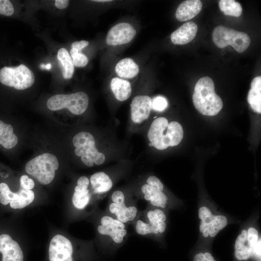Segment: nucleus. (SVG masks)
Here are the masks:
<instances>
[{"label":"nucleus","mask_w":261,"mask_h":261,"mask_svg":"<svg viewBox=\"0 0 261 261\" xmlns=\"http://www.w3.org/2000/svg\"><path fill=\"white\" fill-rule=\"evenodd\" d=\"M159 223L151 224L142 220H138L135 226L136 232L139 235H145L150 233L158 234Z\"/></svg>","instance_id":"25"},{"label":"nucleus","mask_w":261,"mask_h":261,"mask_svg":"<svg viewBox=\"0 0 261 261\" xmlns=\"http://www.w3.org/2000/svg\"><path fill=\"white\" fill-rule=\"evenodd\" d=\"M152 99L147 95H138L130 104V116L132 122L141 124L147 120L152 110Z\"/></svg>","instance_id":"12"},{"label":"nucleus","mask_w":261,"mask_h":261,"mask_svg":"<svg viewBox=\"0 0 261 261\" xmlns=\"http://www.w3.org/2000/svg\"><path fill=\"white\" fill-rule=\"evenodd\" d=\"M247 100L251 109L255 112L261 113V76L254 78L251 83Z\"/></svg>","instance_id":"19"},{"label":"nucleus","mask_w":261,"mask_h":261,"mask_svg":"<svg viewBox=\"0 0 261 261\" xmlns=\"http://www.w3.org/2000/svg\"><path fill=\"white\" fill-rule=\"evenodd\" d=\"M100 223L97 228L100 234L109 236L116 244L123 241L127 234L124 223L109 215L102 216Z\"/></svg>","instance_id":"9"},{"label":"nucleus","mask_w":261,"mask_h":261,"mask_svg":"<svg viewBox=\"0 0 261 261\" xmlns=\"http://www.w3.org/2000/svg\"><path fill=\"white\" fill-rule=\"evenodd\" d=\"M261 240L260 239L259 240H258L257 243L254 246L253 249L255 255H257L258 257H261Z\"/></svg>","instance_id":"43"},{"label":"nucleus","mask_w":261,"mask_h":261,"mask_svg":"<svg viewBox=\"0 0 261 261\" xmlns=\"http://www.w3.org/2000/svg\"><path fill=\"white\" fill-rule=\"evenodd\" d=\"M0 82L17 90H24L33 85L34 75L33 72L23 64L17 67L5 66L0 69Z\"/></svg>","instance_id":"7"},{"label":"nucleus","mask_w":261,"mask_h":261,"mask_svg":"<svg viewBox=\"0 0 261 261\" xmlns=\"http://www.w3.org/2000/svg\"><path fill=\"white\" fill-rule=\"evenodd\" d=\"M91 188L94 193L102 194L109 191L113 187V182L109 176L103 172L93 174L90 178Z\"/></svg>","instance_id":"17"},{"label":"nucleus","mask_w":261,"mask_h":261,"mask_svg":"<svg viewBox=\"0 0 261 261\" xmlns=\"http://www.w3.org/2000/svg\"><path fill=\"white\" fill-rule=\"evenodd\" d=\"M202 2L200 0H185L178 6L175 17L179 21H187L196 16L201 11Z\"/></svg>","instance_id":"16"},{"label":"nucleus","mask_w":261,"mask_h":261,"mask_svg":"<svg viewBox=\"0 0 261 261\" xmlns=\"http://www.w3.org/2000/svg\"><path fill=\"white\" fill-rule=\"evenodd\" d=\"M212 214L210 210L207 207H202L199 210V218L201 220H204L207 217L211 216Z\"/></svg>","instance_id":"37"},{"label":"nucleus","mask_w":261,"mask_h":261,"mask_svg":"<svg viewBox=\"0 0 261 261\" xmlns=\"http://www.w3.org/2000/svg\"><path fill=\"white\" fill-rule=\"evenodd\" d=\"M167 105V100L163 97L157 96L152 99V109L156 111H163Z\"/></svg>","instance_id":"30"},{"label":"nucleus","mask_w":261,"mask_h":261,"mask_svg":"<svg viewBox=\"0 0 261 261\" xmlns=\"http://www.w3.org/2000/svg\"><path fill=\"white\" fill-rule=\"evenodd\" d=\"M247 241H248V244L253 249L254 245L258 240V232L255 228L250 227L247 231Z\"/></svg>","instance_id":"32"},{"label":"nucleus","mask_w":261,"mask_h":261,"mask_svg":"<svg viewBox=\"0 0 261 261\" xmlns=\"http://www.w3.org/2000/svg\"><path fill=\"white\" fill-rule=\"evenodd\" d=\"M228 221L226 217L219 215L216 216L215 219L208 224L209 235L214 237L218 232L224 229L227 225Z\"/></svg>","instance_id":"26"},{"label":"nucleus","mask_w":261,"mask_h":261,"mask_svg":"<svg viewBox=\"0 0 261 261\" xmlns=\"http://www.w3.org/2000/svg\"><path fill=\"white\" fill-rule=\"evenodd\" d=\"M146 217L149 220V223L153 224L155 223H159L156 218L154 210H149L147 212Z\"/></svg>","instance_id":"42"},{"label":"nucleus","mask_w":261,"mask_h":261,"mask_svg":"<svg viewBox=\"0 0 261 261\" xmlns=\"http://www.w3.org/2000/svg\"><path fill=\"white\" fill-rule=\"evenodd\" d=\"M212 40L218 48L230 45L239 53L245 52L250 44V37L246 33L223 26H218L214 29Z\"/></svg>","instance_id":"6"},{"label":"nucleus","mask_w":261,"mask_h":261,"mask_svg":"<svg viewBox=\"0 0 261 261\" xmlns=\"http://www.w3.org/2000/svg\"><path fill=\"white\" fill-rule=\"evenodd\" d=\"M57 58L62 66V75L64 78H71L74 68L72 58L67 49L64 48H60L58 52Z\"/></svg>","instance_id":"22"},{"label":"nucleus","mask_w":261,"mask_h":261,"mask_svg":"<svg viewBox=\"0 0 261 261\" xmlns=\"http://www.w3.org/2000/svg\"><path fill=\"white\" fill-rule=\"evenodd\" d=\"M216 216L213 215L212 214L211 216L207 217L204 220V222L207 223L209 224L211 223L215 218Z\"/></svg>","instance_id":"45"},{"label":"nucleus","mask_w":261,"mask_h":261,"mask_svg":"<svg viewBox=\"0 0 261 261\" xmlns=\"http://www.w3.org/2000/svg\"><path fill=\"white\" fill-rule=\"evenodd\" d=\"M70 54L74 66L77 67H83L87 65L88 61V58L80 51L76 48H72Z\"/></svg>","instance_id":"27"},{"label":"nucleus","mask_w":261,"mask_h":261,"mask_svg":"<svg viewBox=\"0 0 261 261\" xmlns=\"http://www.w3.org/2000/svg\"><path fill=\"white\" fill-rule=\"evenodd\" d=\"M18 143V138L14 132L13 126L0 120V145L4 148L10 149Z\"/></svg>","instance_id":"21"},{"label":"nucleus","mask_w":261,"mask_h":261,"mask_svg":"<svg viewBox=\"0 0 261 261\" xmlns=\"http://www.w3.org/2000/svg\"><path fill=\"white\" fill-rule=\"evenodd\" d=\"M203 236L204 237H207L209 235V227H208V224H207V227L204 229V230L203 232Z\"/></svg>","instance_id":"48"},{"label":"nucleus","mask_w":261,"mask_h":261,"mask_svg":"<svg viewBox=\"0 0 261 261\" xmlns=\"http://www.w3.org/2000/svg\"><path fill=\"white\" fill-rule=\"evenodd\" d=\"M90 196L88 188L77 185L72 197V203L76 208L83 209L89 203Z\"/></svg>","instance_id":"23"},{"label":"nucleus","mask_w":261,"mask_h":261,"mask_svg":"<svg viewBox=\"0 0 261 261\" xmlns=\"http://www.w3.org/2000/svg\"><path fill=\"white\" fill-rule=\"evenodd\" d=\"M59 167L58 160L52 154L45 153L29 160L26 164V172L43 185L50 183Z\"/></svg>","instance_id":"3"},{"label":"nucleus","mask_w":261,"mask_h":261,"mask_svg":"<svg viewBox=\"0 0 261 261\" xmlns=\"http://www.w3.org/2000/svg\"><path fill=\"white\" fill-rule=\"evenodd\" d=\"M192 101L196 110L205 116H215L223 107L221 99L215 93L214 83L208 76L200 78L196 83Z\"/></svg>","instance_id":"2"},{"label":"nucleus","mask_w":261,"mask_h":261,"mask_svg":"<svg viewBox=\"0 0 261 261\" xmlns=\"http://www.w3.org/2000/svg\"><path fill=\"white\" fill-rule=\"evenodd\" d=\"M20 186L23 189L31 190L34 187L33 180L26 175H23L20 178Z\"/></svg>","instance_id":"34"},{"label":"nucleus","mask_w":261,"mask_h":261,"mask_svg":"<svg viewBox=\"0 0 261 261\" xmlns=\"http://www.w3.org/2000/svg\"><path fill=\"white\" fill-rule=\"evenodd\" d=\"M88 102L87 94L79 91L70 94L55 95L48 99L46 105L52 111L67 108L72 114L79 115L87 110Z\"/></svg>","instance_id":"5"},{"label":"nucleus","mask_w":261,"mask_h":261,"mask_svg":"<svg viewBox=\"0 0 261 261\" xmlns=\"http://www.w3.org/2000/svg\"><path fill=\"white\" fill-rule=\"evenodd\" d=\"M166 228V223L165 221L159 222L158 224V232L160 233L163 232Z\"/></svg>","instance_id":"44"},{"label":"nucleus","mask_w":261,"mask_h":261,"mask_svg":"<svg viewBox=\"0 0 261 261\" xmlns=\"http://www.w3.org/2000/svg\"><path fill=\"white\" fill-rule=\"evenodd\" d=\"M73 247L63 235L57 234L51 239L49 247V261H72Z\"/></svg>","instance_id":"10"},{"label":"nucleus","mask_w":261,"mask_h":261,"mask_svg":"<svg viewBox=\"0 0 261 261\" xmlns=\"http://www.w3.org/2000/svg\"><path fill=\"white\" fill-rule=\"evenodd\" d=\"M219 7L226 15L239 17L242 13L241 4L234 0H221L219 1Z\"/></svg>","instance_id":"24"},{"label":"nucleus","mask_w":261,"mask_h":261,"mask_svg":"<svg viewBox=\"0 0 261 261\" xmlns=\"http://www.w3.org/2000/svg\"><path fill=\"white\" fill-rule=\"evenodd\" d=\"M247 231L245 230H243L236 239L234 246L235 250L240 248L245 245L247 241Z\"/></svg>","instance_id":"35"},{"label":"nucleus","mask_w":261,"mask_h":261,"mask_svg":"<svg viewBox=\"0 0 261 261\" xmlns=\"http://www.w3.org/2000/svg\"><path fill=\"white\" fill-rule=\"evenodd\" d=\"M108 210L115 216L114 218L124 224L134 220L138 213L135 206H126L125 202L120 203L111 202L109 204Z\"/></svg>","instance_id":"15"},{"label":"nucleus","mask_w":261,"mask_h":261,"mask_svg":"<svg viewBox=\"0 0 261 261\" xmlns=\"http://www.w3.org/2000/svg\"><path fill=\"white\" fill-rule=\"evenodd\" d=\"M168 197L162 191H157L149 201L155 206L165 208L167 203Z\"/></svg>","instance_id":"28"},{"label":"nucleus","mask_w":261,"mask_h":261,"mask_svg":"<svg viewBox=\"0 0 261 261\" xmlns=\"http://www.w3.org/2000/svg\"><path fill=\"white\" fill-rule=\"evenodd\" d=\"M154 212L159 223L164 222L166 220V216L162 210L159 209H156L154 210Z\"/></svg>","instance_id":"39"},{"label":"nucleus","mask_w":261,"mask_h":261,"mask_svg":"<svg viewBox=\"0 0 261 261\" xmlns=\"http://www.w3.org/2000/svg\"><path fill=\"white\" fill-rule=\"evenodd\" d=\"M207 224L203 220H201L200 225V231L201 232H203L204 229L207 227Z\"/></svg>","instance_id":"46"},{"label":"nucleus","mask_w":261,"mask_h":261,"mask_svg":"<svg viewBox=\"0 0 261 261\" xmlns=\"http://www.w3.org/2000/svg\"><path fill=\"white\" fill-rule=\"evenodd\" d=\"M197 30L198 26L195 23L187 22L171 34V40L174 44H188L194 39Z\"/></svg>","instance_id":"14"},{"label":"nucleus","mask_w":261,"mask_h":261,"mask_svg":"<svg viewBox=\"0 0 261 261\" xmlns=\"http://www.w3.org/2000/svg\"><path fill=\"white\" fill-rule=\"evenodd\" d=\"M182 126L176 121L169 123L164 117H158L151 123L147 132L149 145L159 150L178 145L183 138Z\"/></svg>","instance_id":"1"},{"label":"nucleus","mask_w":261,"mask_h":261,"mask_svg":"<svg viewBox=\"0 0 261 261\" xmlns=\"http://www.w3.org/2000/svg\"><path fill=\"white\" fill-rule=\"evenodd\" d=\"M69 1L67 0H56L55 5L59 9H63L68 7Z\"/></svg>","instance_id":"41"},{"label":"nucleus","mask_w":261,"mask_h":261,"mask_svg":"<svg viewBox=\"0 0 261 261\" xmlns=\"http://www.w3.org/2000/svg\"><path fill=\"white\" fill-rule=\"evenodd\" d=\"M193 261H215L212 255L206 252L204 254L200 253L195 255Z\"/></svg>","instance_id":"36"},{"label":"nucleus","mask_w":261,"mask_h":261,"mask_svg":"<svg viewBox=\"0 0 261 261\" xmlns=\"http://www.w3.org/2000/svg\"><path fill=\"white\" fill-rule=\"evenodd\" d=\"M51 64L50 63H48L46 65L42 64L40 66L41 69L43 70H50L51 68Z\"/></svg>","instance_id":"47"},{"label":"nucleus","mask_w":261,"mask_h":261,"mask_svg":"<svg viewBox=\"0 0 261 261\" xmlns=\"http://www.w3.org/2000/svg\"><path fill=\"white\" fill-rule=\"evenodd\" d=\"M94 1H95V2H109V1H111L112 0H93Z\"/></svg>","instance_id":"49"},{"label":"nucleus","mask_w":261,"mask_h":261,"mask_svg":"<svg viewBox=\"0 0 261 261\" xmlns=\"http://www.w3.org/2000/svg\"><path fill=\"white\" fill-rule=\"evenodd\" d=\"M0 252L2 261H23L22 251L17 242L6 234L0 235Z\"/></svg>","instance_id":"13"},{"label":"nucleus","mask_w":261,"mask_h":261,"mask_svg":"<svg viewBox=\"0 0 261 261\" xmlns=\"http://www.w3.org/2000/svg\"><path fill=\"white\" fill-rule=\"evenodd\" d=\"M89 44L88 42L85 40L76 41L72 44V48H74L81 51L82 49L87 46Z\"/></svg>","instance_id":"38"},{"label":"nucleus","mask_w":261,"mask_h":261,"mask_svg":"<svg viewBox=\"0 0 261 261\" xmlns=\"http://www.w3.org/2000/svg\"><path fill=\"white\" fill-rule=\"evenodd\" d=\"M146 183L151 187L156 190L162 191L163 189V185L160 180L156 176H150L146 179Z\"/></svg>","instance_id":"33"},{"label":"nucleus","mask_w":261,"mask_h":261,"mask_svg":"<svg viewBox=\"0 0 261 261\" xmlns=\"http://www.w3.org/2000/svg\"><path fill=\"white\" fill-rule=\"evenodd\" d=\"M116 74L123 78H132L139 73L138 65L130 58L120 60L115 67Z\"/></svg>","instance_id":"20"},{"label":"nucleus","mask_w":261,"mask_h":261,"mask_svg":"<svg viewBox=\"0 0 261 261\" xmlns=\"http://www.w3.org/2000/svg\"><path fill=\"white\" fill-rule=\"evenodd\" d=\"M34 193L31 190L21 188L15 193L12 192L4 183H0V203L3 205L10 203L13 209H21L34 200Z\"/></svg>","instance_id":"8"},{"label":"nucleus","mask_w":261,"mask_h":261,"mask_svg":"<svg viewBox=\"0 0 261 261\" xmlns=\"http://www.w3.org/2000/svg\"><path fill=\"white\" fill-rule=\"evenodd\" d=\"M111 89L118 101L123 102L128 99L131 94V86L127 80L118 77L113 78L110 83Z\"/></svg>","instance_id":"18"},{"label":"nucleus","mask_w":261,"mask_h":261,"mask_svg":"<svg viewBox=\"0 0 261 261\" xmlns=\"http://www.w3.org/2000/svg\"><path fill=\"white\" fill-rule=\"evenodd\" d=\"M253 249L249 246L245 245L238 249L235 250V257L239 260H246L254 255Z\"/></svg>","instance_id":"29"},{"label":"nucleus","mask_w":261,"mask_h":261,"mask_svg":"<svg viewBox=\"0 0 261 261\" xmlns=\"http://www.w3.org/2000/svg\"><path fill=\"white\" fill-rule=\"evenodd\" d=\"M14 7L8 0H0V14L9 16L14 13Z\"/></svg>","instance_id":"31"},{"label":"nucleus","mask_w":261,"mask_h":261,"mask_svg":"<svg viewBox=\"0 0 261 261\" xmlns=\"http://www.w3.org/2000/svg\"><path fill=\"white\" fill-rule=\"evenodd\" d=\"M89 185V180L88 178L85 176L80 177L77 181V185L78 186L88 188Z\"/></svg>","instance_id":"40"},{"label":"nucleus","mask_w":261,"mask_h":261,"mask_svg":"<svg viewBox=\"0 0 261 261\" xmlns=\"http://www.w3.org/2000/svg\"><path fill=\"white\" fill-rule=\"evenodd\" d=\"M136 30L130 24L120 23L113 26L108 31L106 42L109 45H118L130 42L136 35Z\"/></svg>","instance_id":"11"},{"label":"nucleus","mask_w":261,"mask_h":261,"mask_svg":"<svg viewBox=\"0 0 261 261\" xmlns=\"http://www.w3.org/2000/svg\"><path fill=\"white\" fill-rule=\"evenodd\" d=\"M72 144L75 155L81 157L82 162L91 167L94 164L102 165L105 160L103 153L98 151L93 135L87 131H81L74 136Z\"/></svg>","instance_id":"4"}]
</instances>
